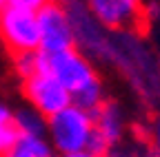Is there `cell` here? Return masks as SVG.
<instances>
[{"instance_id":"obj_1","label":"cell","mask_w":160,"mask_h":157,"mask_svg":"<svg viewBox=\"0 0 160 157\" xmlns=\"http://www.w3.org/2000/svg\"><path fill=\"white\" fill-rule=\"evenodd\" d=\"M38 71L51 75L58 80L71 95L82 91L91 82H96V71L89 64V60L78 53L76 49L60 51V53H42L38 51Z\"/></svg>"},{"instance_id":"obj_2","label":"cell","mask_w":160,"mask_h":157,"mask_svg":"<svg viewBox=\"0 0 160 157\" xmlns=\"http://www.w3.org/2000/svg\"><path fill=\"white\" fill-rule=\"evenodd\" d=\"M91 131H93L91 115L80 111L73 104L47 120V133L53 142V148L60 155L85 150L91 137Z\"/></svg>"},{"instance_id":"obj_3","label":"cell","mask_w":160,"mask_h":157,"mask_svg":"<svg viewBox=\"0 0 160 157\" xmlns=\"http://www.w3.org/2000/svg\"><path fill=\"white\" fill-rule=\"evenodd\" d=\"M0 40L7 44L11 55L40 51V25L38 16L27 9L7 7L0 13Z\"/></svg>"},{"instance_id":"obj_4","label":"cell","mask_w":160,"mask_h":157,"mask_svg":"<svg viewBox=\"0 0 160 157\" xmlns=\"http://www.w3.org/2000/svg\"><path fill=\"white\" fill-rule=\"evenodd\" d=\"M40 25V51L42 53H60L69 51L76 44V31L69 20V13L62 5L51 2L42 7L38 13Z\"/></svg>"},{"instance_id":"obj_5","label":"cell","mask_w":160,"mask_h":157,"mask_svg":"<svg viewBox=\"0 0 160 157\" xmlns=\"http://www.w3.org/2000/svg\"><path fill=\"white\" fill-rule=\"evenodd\" d=\"M93 20L113 31H138L145 25L140 0H87Z\"/></svg>"},{"instance_id":"obj_6","label":"cell","mask_w":160,"mask_h":157,"mask_svg":"<svg viewBox=\"0 0 160 157\" xmlns=\"http://www.w3.org/2000/svg\"><path fill=\"white\" fill-rule=\"evenodd\" d=\"M22 91H25V97L31 102L33 111H38L47 120L51 115L65 111L67 106H71V93L47 73L38 71L33 77L25 80Z\"/></svg>"},{"instance_id":"obj_7","label":"cell","mask_w":160,"mask_h":157,"mask_svg":"<svg viewBox=\"0 0 160 157\" xmlns=\"http://www.w3.org/2000/svg\"><path fill=\"white\" fill-rule=\"evenodd\" d=\"M91 120H93V128L102 133L109 140V144L120 140V135H122V115H120L116 104L105 102L98 111L91 113Z\"/></svg>"},{"instance_id":"obj_8","label":"cell","mask_w":160,"mask_h":157,"mask_svg":"<svg viewBox=\"0 0 160 157\" xmlns=\"http://www.w3.org/2000/svg\"><path fill=\"white\" fill-rule=\"evenodd\" d=\"M5 157H53V150L42 137L22 135Z\"/></svg>"},{"instance_id":"obj_9","label":"cell","mask_w":160,"mask_h":157,"mask_svg":"<svg viewBox=\"0 0 160 157\" xmlns=\"http://www.w3.org/2000/svg\"><path fill=\"white\" fill-rule=\"evenodd\" d=\"M71 104L78 106L80 111L89 113V115H91L93 111H98L100 106L105 104V102H102V86H100V82L96 80V82H91L89 86H85L82 91L73 93V95H71Z\"/></svg>"},{"instance_id":"obj_10","label":"cell","mask_w":160,"mask_h":157,"mask_svg":"<svg viewBox=\"0 0 160 157\" xmlns=\"http://www.w3.org/2000/svg\"><path fill=\"white\" fill-rule=\"evenodd\" d=\"M16 126L20 128L22 135H33V137H42L47 131V120L38 111H20L13 117Z\"/></svg>"},{"instance_id":"obj_11","label":"cell","mask_w":160,"mask_h":157,"mask_svg":"<svg viewBox=\"0 0 160 157\" xmlns=\"http://www.w3.org/2000/svg\"><path fill=\"white\" fill-rule=\"evenodd\" d=\"M13 69L16 73L22 77V80H29L38 73V51H29V53H16L13 55Z\"/></svg>"},{"instance_id":"obj_12","label":"cell","mask_w":160,"mask_h":157,"mask_svg":"<svg viewBox=\"0 0 160 157\" xmlns=\"http://www.w3.org/2000/svg\"><path fill=\"white\" fill-rule=\"evenodd\" d=\"M20 137H22V133H20V128L16 126V122H9L5 126H0V155L5 157L18 144Z\"/></svg>"},{"instance_id":"obj_13","label":"cell","mask_w":160,"mask_h":157,"mask_svg":"<svg viewBox=\"0 0 160 157\" xmlns=\"http://www.w3.org/2000/svg\"><path fill=\"white\" fill-rule=\"evenodd\" d=\"M109 148H111L109 140H107V137L100 133V131H96V128H93L85 150H89V153H91V155H96V157H105V155H109Z\"/></svg>"},{"instance_id":"obj_14","label":"cell","mask_w":160,"mask_h":157,"mask_svg":"<svg viewBox=\"0 0 160 157\" xmlns=\"http://www.w3.org/2000/svg\"><path fill=\"white\" fill-rule=\"evenodd\" d=\"M51 0H9L11 7H18V9H27V11H33L38 13L42 7H47Z\"/></svg>"},{"instance_id":"obj_15","label":"cell","mask_w":160,"mask_h":157,"mask_svg":"<svg viewBox=\"0 0 160 157\" xmlns=\"http://www.w3.org/2000/svg\"><path fill=\"white\" fill-rule=\"evenodd\" d=\"M9 122H13L11 111H9L5 104H0V126H5V124H9Z\"/></svg>"},{"instance_id":"obj_16","label":"cell","mask_w":160,"mask_h":157,"mask_svg":"<svg viewBox=\"0 0 160 157\" xmlns=\"http://www.w3.org/2000/svg\"><path fill=\"white\" fill-rule=\"evenodd\" d=\"M60 157H96L89 150H78V153H69V155H60Z\"/></svg>"},{"instance_id":"obj_17","label":"cell","mask_w":160,"mask_h":157,"mask_svg":"<svg viewBox=\"0 0 160 157\" xmlns=\"http://www.w3.org/2000/svg\"><path fill=\"white\" fill-rule=\"evenodd\" d=\"M153 140H156V148H158V153H160V120H158L156 131H153Z\"/></svg>"},{"instance_id":"obj_18","label":"cell","mask_w":160,"mask_h":157,"mask_svg":"<svg viewBox=\"0 0 160 157\" xmlns=\"http://www.w3.org/2000/svg\"><path fill=\"white\" fill-rule=\"evenodd\" d=\"M7 7H9V0H0V13H2Z\"/></svg>"}]
</instances>
